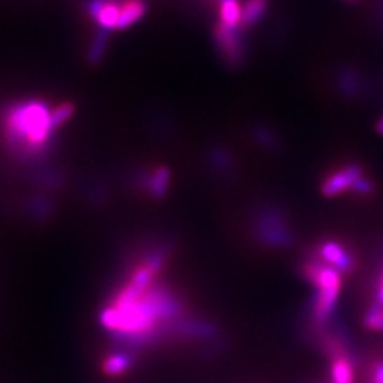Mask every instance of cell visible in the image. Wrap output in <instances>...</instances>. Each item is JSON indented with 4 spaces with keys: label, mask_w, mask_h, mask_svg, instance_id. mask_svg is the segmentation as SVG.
I'll return each instance as SVG.
<instances>
[{
    "label": "cell",
    "mask_w": 383,
    "mask_h": 383,
    "mask_svg": "<svg viewBox=\"0 0 383 383\" xmlns=\"http://www.w3.org/2000/svg\"><path fill=\"white\" fill-rule=\"evenodd\" d=\"M363 177L362 167L359 165H348L347 167L332 174L322 185V193L328 197L336 196L348 189H352L355 182Z\"/></svg>",
    "instance_id": "cell-2"
},
{
    "label": "cell",
    "mask_w": 383,
    "mask_h": 383,
    "mask_svg": "<svg viewBox=\"0 0 383 383\" xmlns=\"http://www.w3.org/2000/svg\"><path fill=\"white\" fill-rule=\"evenodd\" d=\"M133 365V359L130 355L126 354H114L111 356H108L105 361H104V365H103V369L107 375H111V376H117V375H121L123 372H126L128 369L131 368Z\"/></svg>",
    "instance_id": "cell-10"
},
{
    "label": "cell",
    "mask_w": 383,
    "mask_h": 383,
    "mask_svg": "<svg viewBox=\"0 0 383 383\" xmlns=\"http://www.w3.org/2000/svg\"><path fill=\"white\" fill-rule=\"evenodd\" d=\"M6 131L12 144L27 142L30 147H40L54 131L52 112L38 103L22 105L9 114Z\"/></svg>",
    "instance_id": "cell-1"
},
{
    "label": "cell",
    "mask_w": 383,
    "mask_h": 383,
    "mask_svg": "<svg viewBox=\"0 0 383 383\" xmlns=\"http://www.w3.org/2000/svg\"><path fill=\"white\" fill-rule=\"evenodd\" d=\"M354 356H338L332 359L331 383H354Z\"/></svg>",
    "instance_id": "cell-6"
},
{
    "label": "cell",
    "mask_w": 383,
    "mask_h": 383,
    "mask_svg": "<svg viewBox=\"0 0 383 383\" xmlns=\"http://www.w3.org/2000/svg\"><path fill=\"white\" fill-rule=\"evenodd\" d=\"M74 108L70 104H63L59 108H56L54 111H52V125L53 130L56 131L59 126H61L67 119H70V117L73 115Z\"/></svg>",
    "instance_id": "cell-14"
},
{
    "label": "cell",
    "mask_w": 383,
    "mask_h": 383,
    "mask_svg": "<svg viewBox=\"0 0 383 383\" xmlns=\"http://www.w3.org/2000/svg\"><path fill=\"white\" fill-rule=\"evenodd\" d=\"M368 383H383V361H376L372 365Z\"/></svg>",
    "instance_id": "cell-16"
},
{
    "label": "cell",
    "mask_w": 383,
    "mask_h": 383,
    "mask_svg": "<svg viewBox=\"0 0 383 383\" xmlns=\"http://www.w3.org/2000/svg\"><path fill=\"white\" fill-rule=\"evenodd\" d=\"M321 262L332 266L340 274H347L354 270L355 259L354 255L336 241H326L320 247Z\"/></svg>",
    "instance_id": "cell-3"
},
{
    "label": "cell",
    "mask_w": 383,
    "mask_h": 383,
    "mask_svg": "<svg viewBox=\"0 0 383 383\" xmlns=\"http://www.w3.org/2000/svg\"><path fill=\"white\" fill-rule=\"evenodd\" d=\"M107 43H108V30L101 29L96 37V40L93 41L91 49H90V54L89 59L93 64H97L101 61V59L105 54L107 50Z\"/></svg>",
    "instance_id": "cell-12"
},
{
    "label": "cell",
    "mask_w": 383,
    "mask_h": 383,
    "mask_svg": "<svg viewBox=\"0 0 383 383\" xmlns=\"http://www.w3.org/2000/svg\"><path fill=\"white\" fill-rule=\"evenodd\" d=\"M169 182H170V174L167 167L165 166H160L155 170V174L152 175L151 181H149V192L153 197L156 199H160L165 196L166 190H167V186H169Z\"/></svg>",
    "instance_id": "cell-11"
},
{
    "label": "cell",
    "mask_w": 383,
    "mask_h": 383,
    "mask_svg": "<svg viewBox=\"0 0 383 383\" xmlns=\"http://www.w3.org/2000/svg\"><path fill=\"white\" fill-rule=\"evenodd\" d=\"M234 27H229L226 24H220L218 27L216 36H218V41L219 45L222 46V50L225 54L227 56H234L239 54V40L236 37V34L233 33Z\"/></svg>",
    "instance_id": "cell-9"
},
{
    "label": "cell",
    "mask_w": 383,
    "mask_h": 383,
    "mask_svg": "<svg viewBox=\"0 0 383 383\" xmlns=\"http://www.w3.org/2000/svg\"><path fill=\"white\" fill-rule=\"evenodd\" d=\"M243 9L239 0H220V19L229 27H237L241 23Z\"/></svg>",
    "instance_id": "cell-8"
},
{
    "label": "cell",
    "mask_w": 383,
    "mask_h": 383,
    "mask_svg": "<svg viewBox=\"0 0 383 383\" xmlns=\"http://www.w3.org/2000/svg\"><path fill=\"white\" fill-rule=\"evenodd\" d=\"M121 5L114 0H93L89 6V13L98 22L101 29L115 30L121 16Z\"/></svg>",
    "instance_id": "cell-4"
},
{
    "label": "cell",
    "mask_w": 383,
    "mask_h": 383,
    "mask_svg": "<svg viewBox=\"0 0 383 383\" xmlns=\"http://www.w3.org/2000/svg\"><path fill=\"white\" fill-rule=\"evenodd\" d=\"M351 190H354L355 193H358V195H361V196H368V195L372 193V190H373V183H372L369 179H366L365 177H361V178L355 182V185L352 186Z\"/></svg>",
    "instance_id": "cell-15"
},
{
    "label": "cell",
    "mask_w": 383,
    "mask_h": 383,
    "mask_svg": "<svg viewBox=\"0 0 383 383\" xmlns=\"http://www.w3.org/2000/svg\"><path fill=\"white\" fill-rule=\"evenodd\" d=\"M363 324L369 329L383 331V308H376L369 306L363 317Z\"/></svg>",
    "instance_id": "cell-13"
},
{
    "label": "cell",
    "mask_w": 383,
    "mask_h": 383,
    "mask_svg": "<svg viewBox=\"0 0 383 383\" xmlns=\"http://www.w3.org/2000/svg\"><path fill=\"white\" fill-rule=\"evenodd\" d=\"M147 12L144 0H125L121 5V16L115 30H125L135 24Z\"/></svg>",
    "instance_id": "cell-5"
},
{
    "label": "cell",
    "mask_w": 383,
    "mask_h": 383,
    "mask_svg": "<svg viewBox=\"0 0 383 383\" xmlns=\"http://www.w3.org/2000/svg\"><path fill=\"white\" fill-rule=\"evenodd\" d=\"M266 8L267 0H247L241 13V24L246 27L254 26L266 13Z\"/></svg>",
    "instance_id": "cell-7"
}]
</instances>
